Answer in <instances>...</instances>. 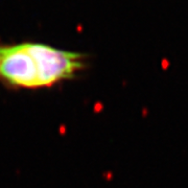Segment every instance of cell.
I'll return each mask as SVG.
<instances>
[{"instance_id": "1", "label": "cell", "mask_w": 188, "mask_h": 188, "mask_svg": "<svg viewBox=\"0 0 188 188\" xmlns=\"http://www.w3.org/2000/svg\"><path fill=\"white\" fill-rule=\"evenodd\" d=\"M86 65L83 53L45 44L0 46V83L12 89L51 88L75 79Z\"/></svg>"}]
</instances>
